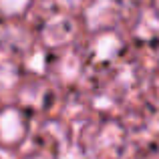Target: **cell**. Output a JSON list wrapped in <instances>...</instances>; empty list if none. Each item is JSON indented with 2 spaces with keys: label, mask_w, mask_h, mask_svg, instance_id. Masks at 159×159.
<instances>
[{
  "label": "cell",
  "mask_w": 159,
  "mask_h": 159,
  "mask_svg": "<svg viewBox=\"0 0 159 159\" xmlns=\"http://www.w3.org/2000/svg\"><path fill=\"white\" fill-rule=\"evenodd\" d=\"M121 18V8L117 0H91L83 8V22L89 30H115V24Z\"/></svg>",
  "instance_id": "6da1fadb"
},
{
  "label": "cell",
  "mask_w": 159,
  "mask_h": 159,
  "mask_svg": "<svg viewBox=\"0 0 159 159\" xmlns=\"http://www.w3.org/2000/svg\"><path fill=\"white\" fill-rule=\"evenodd\" d=\"M77 36V22L70 16V12H61L47 20L43 26V43L51 48L69 47Z\"/></svg>",
  "instance_id": "3957f363"
},
{
  "label": "cell",
  "mask_w": 159,
  "mask_h": 159,
  "mask_svg": "<svg viewBox=\"0 0 159 159\" xmlns=\"http://www.w3.org/2000/svg\"><path fill=\"white\" fill-rule=\"evenodd\" d=\"M57 6L61 8L62 12H77V10H83L85 8V2L87 0H54Z\"/></svg>",
  "instance_id": "8992f818"
},
{
  "label": "cell",
  "mask_w": 159,
  "mask_h": 159,
  "mask_svg": "<svg viewBox=\"0 0 159 159\" xmlns=\"http://www.w3.org/2000/svg\"><path fill=\"white\" fill-rule=\"evenodd\" d=\"M34 0H0V16L4 18H20L30 10Z\"/></svg>",
  "instance_id": "5b68a950"
},
{
  "label": "cell",
  "mask_w": 159,
  "mask_h": 159,
  "mask_svg": "<svg viewBox=\"0 0 159 159\" xmlns=\"http://www.w3.org/2000/svg\"><path fill=\"white\" fill-rule=\"evenodd\" d=\"M123 39L115 30H101L91 43V52L97 62H113L123 52Z\"/></svg>",
  "instance_id": "277c9868"
},
{
  "label": "cell",
  "mask_w": 159,
  "mask_h": 159,
  "mask_svg": "<svg viewBox=\"0 0 159 159\" xmlns=\"http://www.w3.org/2000/svg\"><path fill=\"white\" fill-rule=\"evenodd\" d=\"M24 159H44L43 155H28V157H24Z\"/></svg>",
  "instance_id": "ba28073f"
},
{
  "label": "cell",
  "mask_w": 159,
  "mask_h": 159,
  "mask_svg": "<svg viewBox=\"0 0 159 159\" xmlns=\"http://www.w3.org/2000/svg\"><path fill=\"white\" fill-rule=\"evenodd\" d=\"M153 8H155V14L159 16V0H153Z\"/></svg>",
  "instance_id": "52a82bcc"
},
{
  "label": "cell",
  "mask_w": 159,
  "mask_h": 159,
  "mask_svg": "<svg viewBox=\"0 0 159 159\" xmlns=\"http://www.w3.org/2000/svg\"><path fill=\"white\" fill-rule=\"evenodd\" d=\"M28 133V121L22 109L4 107L0 109V145L2 147H18Z\"/></svg>",
  "instance_id": "7a4b0ae2"
}]
</instances>
